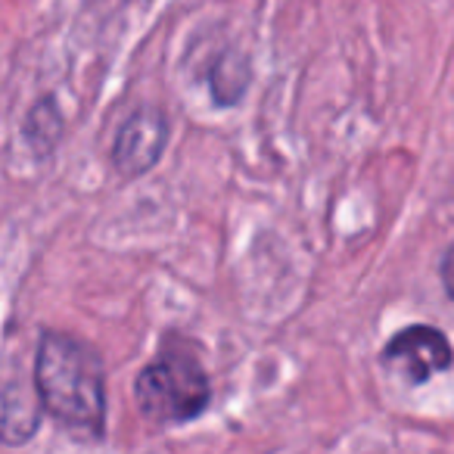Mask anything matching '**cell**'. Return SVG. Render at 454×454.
Segmentation results:
<instances>
[{"label": "cell", "mask_w": 454, "mask_h": 454, "mask_svg": "<svg viewBox=\"0 0 454 454\" xmlns=\"http://www.w3.org/2000/svg\"><path fill=\"white\" fill-rule=\"evenodd\" d=\"M134 402L153 423H187L212 402L208 373L196 358L162 355L134 380Z\"/></svg>", "instance_id": "7a4b0ae2"}, {"label": "cell", "mask_w": 454, "mask_h": 454, "mask_svg": "<svg viewBox=\"0 0 454 454\" xmlns=\"http://www.w3.org/2000/svg\"><path fill=\"white\" fill-rule=\"evenodd\" d=\"M439 274H442V286H445V293L454 299V243H451V247H448V253L442 255Z\"/></svg>", "instance_id": "ba28073f"}, {"label": "cell", "mask_w": 454, "mask_h": 454, "mask_svg": "<svg viewBox=\"0 0 454 454\" xmlns=\"http://www.w3.org/2000/svg\"><path fill=\"white\" fill-rule=\"evenodd\" d=\"M454 361L451 340L439 327L429 324H411L398 330L383 348V364L408 386H423L435 373L448 371Z\"/></svg>", "instance_id": "3957f363"}, {"label": "cell", "mask_w": 454, "mask_h": 454, "mask_svg": "<svg viewBox=\"0 0 454 454\" xmlns=\"http://www.w3.org/2000/svg\"><path fill=\"white\" fill-rule=\"evenodd\" d=\"M63 128H66V121H63V113H59L57 100L35 103L26 115V128H22L32 156L51 159L53 150L59 146V140H63Z\"/></svg>", "instance_id": "52a82bcc"}, {"label": "cell", "mask_w": 454, "mask_h": 454, "mask_svg": "<svg viewBox=\"0 0 454 454\" xmlns=\"http://www.w3.org/2000/svg\"><path fill=\"white\" fill-rule=\"evenodd\" d=\"M35 389L44 411L63 429L88 439L106 433V373L88 342L47 330L35 355Z\"/></svg>", "instance_id": "6da1fadb"}, {"label": "cell", "mask_w": 454, "mask_h": 454, "mask_svg": "<svg viewBox=\"0 0 454 454\" xmlns=\"http://www.w3.org/2000/svg\"><path fill=\"white\" fill-rule=\"evenodd\" d=\"M32 386L22 383V380H7L4 383V395H0V435H4V445L10 448L26 445L38 433L44 404H41L38 389H32Z\"/></svg>", "instance_id": "5b68a950"}, {"label": "cell", "mask_w": 454, "mask_h": 454, "mask_svg": "<svg viewBox=\"0 0 454 454\" xmlns=\"http://www.w3.org/2000/svg\"><path fill=\"white\" fill-rule=\"evenodd\" d=\"M171 137V125L162 109L144 106L121 121L113 140V165L121 177H140L156 168Z\"/></svg>", "instance_id": "277c9868"}, {"label": "cell", "mask_w": 454, "mask_h": 454, "mask_svg": "<svg viewBox=\"0 0 454 454\" xmlns=\"http://www.w3.org/2000/svg\"><path fill=\"white\" fill-rule=\"evenodd\" d=\"M249 82H253V63H249L247 53L240 51H224L208 69V90H212V100L218 106H237V103L247 97Z\"/></svg>", "instance_id": "8992f818"}]
</instances>
